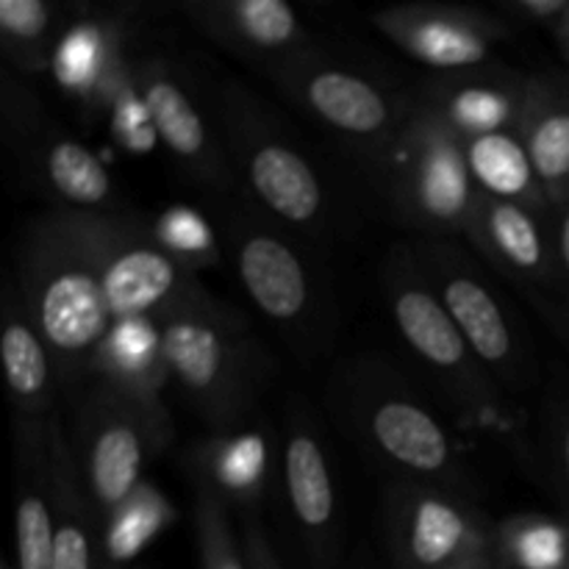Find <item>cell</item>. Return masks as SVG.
I'll return each mask as SVG.
<instances>
[{
    "label": "cell",
    "mask_w": 569,
    "mask_h": 569,
    "mask_svg": "<svg viewBox=\"0 0 569 569\" xmlns=\"http://www.w3.org/2000/svg\"><path fill=\"white\" fill-rule=\"evenodd\" d=\"M17 281L22 306L53 356L59 383L92 381L94 353L114 320L98 253L76 211L50 209L22 228Z\"/></svg>",
    "instance_id": "obj_1"
},
{
    "label": "cell",
    "mask_w": 569,
    "mask_h": 569,
    "mask_svg": "<svg viewBox=\"0 0 569 569\" xmlns=\"http://www.w3.org/2000/svg\"><path fill=\"white\" fill-rule=\"evenodd\" d=\"M76 214L98 253L111 320H153L164 326L181 317H203L248 326L237 309L203 287L192 267L178 261L159 242L153 220L128 209L114 214Z\"/></svg>",
    "instance_id": "obj_2"
},
{
    "label": "cell",
    "mask_w": 569,
    "mask_h": 569,
    "mask_svg": "<svg viewBox=\"0 0 569 569\" xmlns=\"http://www.w3.org/2000/svg\"><path fill=\"white\" fill-rule=\"evenodd\" d=\"M214 117L237 181L248 189L256 209L283 228L326 231L328 192L322 176L264 103L239 81H226L217 89Z\"/></svg>",
    "instance_id": "obj_3"
},
{
    "label": "cell",
    "mask_w": 569,
    "mask_h": 569,
    "mask_svg": "<svg viewBox=\"0 0 569 569\" xmlns=\"http://www.w3.org/2000/svg\"><path fill=\"white\" fill-rule=\"evenodd\" d=\"M392 214L422 237H465L478 209L465 142L415 98L411 114L372 167Z\"/></svg>",
    "instance_id": "obj_4"
},
{
    "label": "cell",
    "mask_w": 569,
    "mask_h": 569,
    "mask_svg": "<svg viewBox=\"0 0 569 569\" xmlns=\"http://www.w3.org/2000/svg\"><path fill=\"white\" fill-rule=\"evenodd\" d=\"M342 417L361 442L398 476L470 492V472L459 461L448 428L389 367L359 361L339 392Z\"/></svg>",
    "instance_id": "obj_5"
},
{
    "label": "cell",
    "mask_w": 569,
    "mask_h": 569,
    "mask_svg": "<svg viewBox=\"0 0 569 569\" xmlns=\"http://www.w3.org/2000/svg\"><path fill=\"white\" fill-rule=\"evenodd\" d=\"M176 439L164 400L92 381L72 422L70 448L83 483L109 520L144 483V467Z\"/></svg>",
    "instance_id": "obj_6"
},
{
    "label": "cell",
    "mask_w": 569,
    "mask_h": 569,
    "mask_svg": "<svg viewBox=\"0 0 569 569\" xmlns=\"http://www.w3.org/2000/svg\"><path fill=\"white\" fill-rule=\"evenodd\" d=\"M383 298L403 345L442 389L456 415L478 420L498 409L503 389L461 337L439 292L422 272L415 248H395L389 253L383 264Z\"/></svg>",
    "instance_id": "obj_7"
},
{
    "label": "cell",
    "mask_w": 569,
    "mask_h": 569,
    "mask_svg": "<svg viewBox=\"0 0 569 569\" xmlns=\"http://www.w3.org/2000/svg\"><path fill=\"white\" fill-rule=\"evenodd\" d=\"M170 378L211 433L239 431L267 383V356L248 326L181 317L161 326Z\"/></svg>",
    "instance_id": "obj_8"
},
{
    "label": "cell",
    "mask_w": 569,
    "mask_h": 569,
    "mask_svg": "<svg viewBox=\"0 0 569 569\" xmlns=\"http://www.w3.org/2000/svg\"><path fill=\"white\" fill-rule=\"evenodd\" d=\"M267 76L370 170L383 159L415 106V94L403 98L356 67L337 64L309 48L270 67Z\"/></svg>",
    "instance_id": "obj_9"
},
{
    "label": "cell",
    "mask_w": 569,
    "mask_h": 569,
    "mask_svg": "<svg viewBox=\"0 0 569 569\" xmlns=\"http://www.w3.org/2000/svg\"><path fill=\"white\" fill-rule=\"evenodd\" d=\"M387 545L400 569H448L498 559V522L470 492L395 476L381 495Z\"/></svg>",
    "instance_id": "obj_10"
},
{
    "label": "cell",
    "mask_w": 569,
    "mask_h": 569,
    "mask_svg": "<svg viewBox=\"0 0 569 569\" xmlns=\"http://www.w3.org/2000/svg\"><path fill=\"white\" fill-rule=\"evenodd\" d=\"M226 248L233 270L256 309L287 337L315 342L322 320V292L303 248L281 222L256 206H239L228 214Z\"/></svg>",
    "instance_id": "obj_11"
},
{
    "label": "cell",
    "mask_w": 569,
    "mask_h": 569,
    "mask_svg": "<svg viewBox=\"0 0 569 569\" xmlns=\"http://www.w3.org/2000/svg\"><path fill=\"white\" fill-rule=\"evenodd\" d=\"M411 248L483 370L500 389L526 387L531 381L526 339L476 259L450 239L426 237Z\"/></svg>",
    "instance_id": "obj_12"
},
{
    "label": "cell",
    "mask_w": 569,
    "mask_h": 569,
    "mask_svg": "<svg viewBox=\"0 0 569 569\" xmlns=\"http://www.w3.org/2000/svg\"><path fill=\"white\" fill-rule=\"evenodd\" d=\"M3 128L6 139L20 153L22 170L53 203V209L83 214L126 211L114 178L100 156L42 117L39 106L3 122Z\"/></svg>",
    "instance_id": "obj_13"
},
{
    "label": "cell",
    "mask_w": 569,
    "mask_h": 569,
    "mask_svg": "<svg viewBox=\"0 0 569 569\" xmlns=\"http://www.w3.org/2000/svg\"><path fill=\"white\" fill-rule=\"evenodd\" d=\"M378 31L398 50L433 72H465L487 67L511 22L481 9L445 3H400L372 14Z\"/></svg>",
    "instance_id": "obj_14"
},
{
    "label": "cell",
    "mask_w": 569,
    "mask_h": 569,
    "mask_svg": "<svg viewBox=\"0 0 569 569\" xmlns=\"http://www.w3.org/2000/svg\"><path fill=\"white\" fill-rule=\"evenodd\" d=\"M133 81L144 100L153 131L183 176L214 194H228L237 187V172L228 161L220 133L194 103L183 78L164 59H133Z\"/></svg>",
    "instance_id": "obj_15"
},
{
    "label": "cell",
    "mask_w": 569,
    "mask_h": 569,
    "mask_svg": "<svg viewBox=\"0 0 569 569\" xmlns=\"http://www.w3.org/2000/svg\"><path fill=\"white\" fill-rule=\"evenodd\" d=\"M283 492L289 517L311 553L322 556L337 550L339 539V495L331 461L315 417L306 409L287 411V431L281 445Z\"/></svg>",
    "instance_id": "obj_16"
},
{
    "label": "cell",
    "mask_w": 569,
    "mask_h": 569,
    "mask_svg": "<svg viewBox=\"0 0 569 569\" xmlns=\"http://www.w3.org/2000/svg\"><path fill=\"white\" fill-rule=\"evenodd\" d=\"M181 11L217 48L264 72L306 50L300 17L287 0H187Z\"/></svg>",
    "instance_id": "obj_17"
},
{
    "label": "cell",
    "mask_w": 569,
    "mask_h": 569,
    "mask_svg": "<svg viewBox=\"0 0 569 569\" xmlns=\"http://www.w3.org/2000/svg\"><path fill=\"white\" fill-rule=\"evenodd\" d=\"M542 214L511 200L481 194L465 239L489 267L515 281L520 292H545L561 278Z\"/></svg>",
    "instance_id": "obj_18"
},
{
    "label": "cell",
    "mask_w": 569,
    "mask_h": 569,
    "mask_svg": "<svg viewBox=\"0 0 569 569\" xmlns=\"http://www.w3.org/2000/svg\"><path fill=\"white\" fill-rule=\"evenodd\" d=\"M528 78L509 67H478L465 72H439L415 94L459 139L517 131Z\"/></svg>",
    "instance_id": "obj_19"
},
{
    "label": "cell",
    "mask_w": 569,
    "mask_h": 569,
    "mask_svg": "<svg viewBox=\"0 0 569 569\" xmlns=\"http://www.w3.org/2000/svg\"><path fill=\"white\" fill-rule=\"evenodd\" d=\"M126 42L128 22L120 17H81L61 31L50 70L67 94L103 111L131 76Z\"/></svg>",
    "instance_id": "obj_20"
},
{
    "label": "cell",
    "mask_w": 569,
    "mask_h": 569,
    "mask_svg": "<svg viewBox=\"0 0 569 569\" xmlns=\"http://www.w3.org/2000/svg\"><path fill=\"white\" fill-rule=\"evenodd\" d=\"M53 465L48 420L14 422V545L17 569H53Z\"/></svg>",
    "instance_id": "obj_21"
},
{
    "label": "cell",
    "mask_w": 569,
    "mask_h": 569,
    "mask_svg": "<svg viewBox=\"0 0 569 569\" xmlns=\"http://www.w3.org/2000/svg\"><path fill=\"white\" fill-rule=\"evenodd\" d=\"M53 465V569H100L103 520L72 456L70 437L56 417L48 420Z\"/></svg>",
    "instance_id": "obj_22"
},
{
    "label": "cell",
    "mask_w": 569,
    "mask_h": 569,
    "mask_svg": "<svg viewBox=\"0 0 569 569\" xmlns=\"http://www.w3.org/2000/svg\"><path fill=\"white\" fill-rule=\"evenodd\" d=\"M189 478L209 483L233 511L253 515L264 503L270 481V445L261 431L211 433L203 442H194L187 456Z\"/></svg>",
    "instance_id": "obj_23"
},
{
    "label": "cell",
    "mask_w": 569,
    "mask_h": 569,
    "mask_svg": "<svg viewBox=\"0 0 569 569\" xmlns=\"http://www.w3.org/2000/svg\"><path fill=\"white\" fill-rule=\"evenodd\" d=\"M539 183L553 209L567 206L569 183V92L556 78H528L517 122Z\"/></svg>",
    "instance_id": "obj_24"
},
{
    "label": "cell",
    "mask_w": 569,
    "mask_h": 569,
    "mask_svg": "<svg viewBox=\"0 0 569 569\" xmlns=\"http://www.w3.org/2000/svg\"><path fill=\"white\" fill-rule=\"evenodd\" d=\"M0 356H3L6 387L17 415L33 420L53 417L56 376L53 356L44 345L42 333L22 306L20 292H6L3 298V337H0Z\"/></svg>",
    "instance_id": "obj_25"
},
{
    "label": "cell",
    "mask_w": 569,
    "mask_h": 569,
    "mask_svg": "<svg viewBox=\"0 0 569 569\" xmlns=\"http://www.w3.org/2000/svg\"><path fill=\"white\" fill-rule=\"evenodd\" d=\"M92 381L111 383L133 395L161 398L170 367L164 356L161 326L153 320H114L100 342L92 365Z\"/></svg>",
    "instance_id": "obj_26"
},
{
    "label": "cell",
    "mask_w": 569,
    "mask_h": 569,
    "mask_svg": "<svg viewBox=\"0 0 569 569\" xmlns=\"http://www.w3.org/2000/svg\"><path fill=\"white\" fill-rule=\"evenodd\" d=\"M465 142L467 167L478 192L498 200H511L533 209L537 214L550 211L548 194L539 183L526 144L517 131L483 133V137L461 139Z\"/></svg>",
    "instance_id": "obj_27"
},
{
    "label": "cell",
    "mask_w": 569,
    "mask_h": 569,
    "mask_svg": "<svg viewBox=\"0 0 569 569\" xmlns=\"http://www.w3.org/2000/svg\"><path fill=\"white\" fill-rule=\"evenodd\" d=\"M176 511L167 503L159 487L144 481L109 520L103 522V548H100V565L122 569L131 565L170 522Z\"/></svg>",
    "instance_id": "obj_28"
},
{
    "label": "cell",
    "mask_w": 569,
    "mask_h": 569,
    "mask_svg": "<svg viewBox=\"0 0 569 569\" xmlns=\"http://www.w3.org/2000/svg\"><path fill=\"white\" fill-rule=\"evenodd\" d=\"M59 37L56 6L44 0H0V48L17 70H50Z\"/></svg>",
    "instance_id": "obj_29"
},
{
    "label": "cell",
    "mask_w": 569,
    "mask_h": 569,
    "mask_svg": "<svg viewBox=\"0 0 569 569\" xmlns=\"http://www.w3.org/2000/svg\"><path fill=\"white\" fill-rule=\"evenodd\" d=\"M495 556L500 567L567 569L569 531L539 515H515L498 522Z\"/></svg>",
    "instance_id": "obj_30"
},
{
    "label": "cell",
    "mask_w": 569,
    "mask_h": 569,
    "mask_svg": "<svg viewBox=\"0 0 569 569\" xmlns=\"http://www.w3.org/2000/svg\"><path fill=\"white\" fill-rule=\"evenodd\" d=\"M153 231L159 237V242L178 261L192 267L194 272L203 270V267H214L222 259L220 244H217L209 222L198 211L187 209V206H172L164 214L156 217Z\"/></svg>",
    "instance_id": "obj_31"
},
{
    "label": "cell",
    "mask_w": 569,
    "mask_h": 569,
    "mask_svg": "<svg viewBox=\"0 0 569 569\" xmlns=\"http://www.w3.org/2000/svg\"><path fill=\"white\" fill-rule=\"evenodd\" d=\"M109 120L111 137H114L122 148L131 150V153H148V150H153V144L159 142L148 109H144L142 94H139L137 89V81H133V70L131 76H128V81L117 89L114 100H111Z\"/></svg>",
    "instance_id": "obj_32"
},
{
    "label": "cell",
    "mask_w": 569,
    "mask_h": 569,
    "mask_svg": "<svg viewBox=\"0 0 569 569\" xmlns=\"http://www.w3.org/2000/svg\"><path fill=\"white\" fill-rule=\"evenodd\" d=\"M500 11L509 22H539L559 31L569 17V0H503Z\"/></svg>",
    "instance_id": "obj_33"
},
{
    "label": "cell",
    "mask_w": 569,
    "mask_h": 569,
    "mask_svg": "<svg viewBox=\"0 0 569 569\" xmlns=\"http://www.w3.org/2000/svg\"><path fill=\"white\" fill-rule=\"evenodd\" d=\"M556 222H553V248H556V261H559V272L569 278V206L565 209H553Z\"/></svg>",
    "instance_id": "obj_34"
},
{
    "label": "cell",
    "mask_w": 569,
    "mask_h": 569,
    "mask_svg": "<svg viewBox=\"0 0 569 569\" xmlns=\"http://www.w3.org/2000/svg\"><path fill=\"white\" fill-rule=\"evenodd\" d=\"M526 295H528V298H531V303H537L539 315H542L545 320H548L550 326H553L556 331L561 333V337L569 339V315H567V311L556 309V306L550 303V300H545L542 295H537V292H526Z\"/></svg>",
    "instance_id": "obj_35"
},
{
    "label": "cell",
    "mask_w": 569,
    "mask_h": 569,
    "mask_svg": "<svg viewBox=\"0 0 569 569\" xmlns=\"http://www.w3.org/2000/svg\"><path fill=\"white\" fill-rule=\"evenodd\" d=\"M556 450H559V465H561V470H565V476L569 481V420L565 422V428H561L559 445H556Z\"/></svg>",
    "instance_id": "obj_36"
},
{
    "label": "cell",
    "mask_w": 569,
    "mask_h": 569,
    "mask_svg": "<svg viewBox=\"0 0 569 569\" xmlns=\"http://www.w3.org/2000/svg\"><path fill=\"white\" fill-rule=\"evenodd\" d=\"M448 569H500L498 559H481V561H467V565H456Z\"/></svg>",
    "instance_id": "obj_37"
},
{
    "label": "cell",
    "mask_w": 569,
    "mask_h": 569,
    "mask_svg": "<svg viewBox=\"0 0 569 569\" xmlns=\"http://www.w3.org/2000/svg\"><path fill=\"white\" fill-rule=\"evenodd\" d=\"M559 39H561V44H565V50L569 53V17L565 20V26L559 28Z\"/></svg>",
    "instance_id": "obj_38"
},
{
    "label": "cell",
    "mask_w": 569,
    "mask_h": 569,
    "mask_svg": "<svg viewBox=\"0 0 569 569\" xmlns=\"http://www.w3.org/2000/svg\"><path fill=\"white\" fill-rule=\"evenodd\" d=\"M567 206H569V183H567Z\"/></svg>",
    "instance_id": "obj_39"
},
{
    "label": "cell",
    "mask_w": 569,
    "mask_h": 569,
    "mask_svg": "<svg viewBox=\"0 0 569 569\" xmlns=\"http://www.w3.org/2000/svg\"><path fill=\"white\" fill-rule=\"evenodd\" d=\"M567 569H569V567H567Z\"/></svg>",
    "instance_id": "obj_40"
}]
</instances>
